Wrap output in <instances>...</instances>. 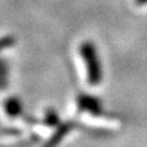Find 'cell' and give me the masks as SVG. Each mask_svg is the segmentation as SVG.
I'll use <instances>...</instances> for the list:
<instances>
[{
    "instance_id": "6da1fadb",
    "label": "cell",
    "mask_w": 147,
    "mask_h": 147,
    "mask_svg": "<svg viewBox=\"0 0 147 147\" xmlns=\"http://www.w3.org/2000/svg\"><path fill=\"white\" fill-rule=\"evenodd\" d=\"M81 55L87 67V80L92 86L99 85L102 81L103 71L99 61V57L93 43L85 42L81 45Z\"/></svg>"
},
{
    "instance_id": "7a4b0ae2",
    "label": "cell",
    "mask_w": 147,
    "mask_h": 147,
    "mask_svg": "<svg viewBox=\"0 0 147 147\" xmlns=\"http://www.w3.org/2000/svg\"><path fill=\"white\" fill-rule=\"evenodd\" d=\"M79 103V107L82 110H86L91 114H94V115H99L102 113V103L100 100L94 98V97H91V96H81L77 100Z\"/></svg>"
},
{
    "instance_id": "3957f363",
    "label": "cell",
    "mask_w": 147,
    "mask_h": 147,
    "mask_svg": "<svg viewBox=\"0 0 147 147\" xmlns=\"http://www.w3.org/2000/svg\"><path fill=\"white\" fill-rule=\"evenodd\" d=\"M72 126H74V123H71V121H67V123L61 124V125L59 126V129L57 130V132H55L52 139H50V140L47 142V144H45L44 147H55V146L59 144V142L63 140V136L66 135L67 132L71 130Z\"/></svg>"
},
{
    "instance_id": "277c9868",
    "label": "cell",
    "mask_w": 147,
    "mask_h": 147,
    "mask_svg": "<svg viewBox=\"0 0 147 147\" xmlns=\"http://www.w3.org/2000/svg\"><path fill=\"white\" fill-rule=\"evenodd\" d=\"M5 109H6V113L10 117H17V115H20L21 112H22L21 100L18 99V98H16V97H11L10 99H7V102L5 104Z\"/></svg>"
},
{
    "instance_id": "5b68a950",
    "label": "cell",
    "mask_w": 147,
    "mask_h": 147,
    "mask_svg": "<svg viewBox=\"0 0 147 147\" xmlns=\"http://www.w3.org/2000/svg\"><path fill=\"white\" fill-rule=\"evenodd\" d=\"M15 43H16L15 37H12V36L3 37V38H0V50L9 48V47H12Z\"/></svg>"
},
{
    "instance_id": "8992f818",
    "label": "cell",
    "mask_w": 147,
    "mask_h": 147,
    "mask_svg": "<svg viewBox=\"0 0 147 147\" xmlns=\"http://www.w3.org/2000/svg\"><path fill=\"white\" fill-rule=\"evenodd\" d=\"M45 121H47V124H49V125H55V124L58 123V115L57 113L54 112V110H49L47 117H45Z\"/></svg>"
},
{
    "instance_id": "52a82bcc",
    "label": "cell",
    "mask_w": 147,
    "mask_h": 147,
    "mask_svg": "<svg viewBox=\"0 0 147 147\" xmlns=\"http://www.w3.org/2000/svg\"><path fill=\"white\" fill-rule=\"evenodd\" d=\"M5 76H6V65L0 61V87L5 85Z\"/></svg>"
},
{
    "instance_id": "ba28073f",
    "label": "cell",
    "mask_w": 147,
    "mask_h": 147,
    "mask_svg": "<svg viewBox=\"0 0 147 147\" xmlns=\"http://www.w3.org/2000/svg\"><path fill=\"white\" fill-rule=\"evenodd\" d=\"M136 6H145L147 5V0H134Z\"/></svg>"
}]
</instances>
